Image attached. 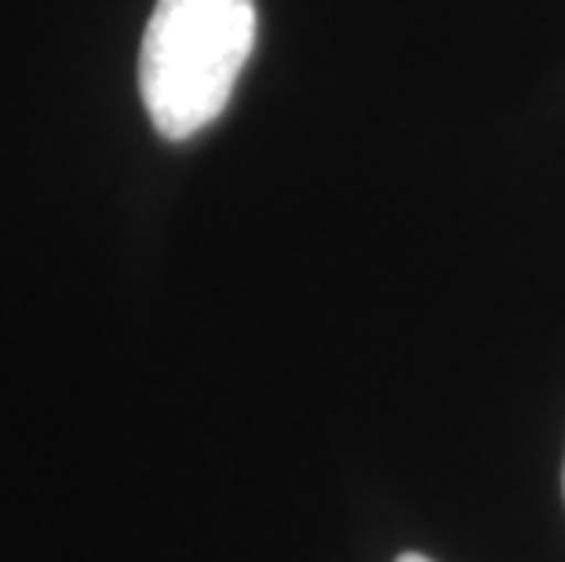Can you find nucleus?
Returning <instances> with one entry per match:
<instances>
[{"label":"nucleus","mask_w":565,"mask_h":562,"mask_svg":"<svg viewBox=\"0 0 565 562\" xmlns=\"http://www.w3.org/2000/svg\"><path fill=\"white\" fill-rule=\"evenodd\" d=\"M256 44V0H158L139 47V95L164 139H190L231 103Z\"/></svg>","instance_id":"f257e3e1"},{"label":"nucleus","mask_w":565,"mask_h":562,"mask_svg":"<svg viewBox=\"0 0 565 562\" xmlns=\"http://www.w3.org/2000/svg\"><path fill=\"white\" fill-rule=\"evenodd\" d=\"M398 562H430L427 555H402Z\"/></svg>","instance_id":"f03ea898"},{"label":"nucleus","mask_w":565,"mask_h":562,"mask_svg":"<svg viewBox=\"0 0 565 562\" xmlns=\"http://www.w3.org/2000/svg\"><path fill=\"white\" fill-rule=\"evenodd\" d=\"M562 486H565V475H562Z\"/></svg>","instance_id":"7ed1b4c3"}]
</instances>
